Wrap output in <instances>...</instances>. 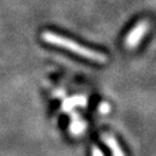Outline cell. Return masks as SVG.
<instances>
[{
    "label": "cell",
    "mask_w": 156,
    "mask_h": 156,
    "mask_svg": "<svg viewBox=\"0 0 156 156\" xmlns=\"http://www.w3.org/2000/svg\"><path fill=\"white\" fill-rule=\"evenodd\" d=\"M42 39L45 43L55 45L58 48H62L65 50L69 51L72 53H75L78 56L86 58L90 62H98V64H105L108 62V57L100 51L93 50L89 48H86L83 45L79 44L78 42L71 38H67L65 36H62L59 34L53 31H43L42 33Z\"/></svg>",
    "instance_id": "1"
},
{
    "label": "cell",
    "mask_w": 156,
    "mask_h": 156,
    "mask_svg": "<svg viewBox=\"0 0 156 156\" xmlns=\"http://www.w3.org/2000/svg\"><path fill=\"white\" fill-rule=\"evenodd\" d=\"M91 156H104V154L102 153V151L97 146H94L93 149H91Z\"/></svg>",
    "instance_id": "5"
},
{
    "label": "cell",
    "mask_w": 156,
    "mask_h": 156,
    "mask_svg": "<svg viewBox=\"0 0 156 156\" xmlns=\"http://www.w3.org/2000/svg\"><path fill=\"white\" fill-rule=\"evenodd\" d=\"M151 29V23L148 20H141L129 30L127 36L125 37V46L127 49H135L141 43L142 38L145 37L147 33Z\"/></svg>",
    "instance_id": "2"
},
{
    "label": "cell",
    "mask_w": 156,
    "mask_h": 156,
    "mask_svg": "<svg viewBox=\"0 0 156 156\" xmlns=\"http://www.w3.org/2000/svg\"><path fill=\"white\" fill-rule=\"evenodd\" d=\"M102 141L105 144V146L111 151L112 153V156H125L124 154V151L122 149V147L119 145V142H118L116 138L111 135V134H103L102 135Z\"/></svg>",
    "instance_id": "3"
},
{
    "label": "cell",
    "mask_w": 156,
    "mask_h": 156,
    "mask_svg": "<svg viewBox=\"0 0 156 156\" xmlns=\"http://www.w3.org/2000/svg\"><path fill=\"white\" fill-rule=\"evenodd\" d=\"M98 110H100L102 113H108V112H110V105H109L108 103H105V102H103V103L100 104Z\"/></svg>",
    "instance_id": "4"
}]
</instances>
